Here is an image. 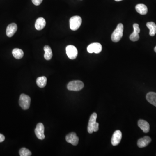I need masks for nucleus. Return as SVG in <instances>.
<instances>
[{"mask_svg": "<svg viewBox=\"0 0 156 156\" xmlns=\"http://www.w3.org/2000/svg\"><path fill=\"white\" fill-rule=\"evenodd\" d=\"M12 54L15 58L20 59L24 56V53L23 50L20 49H14L12 51Z\"/></svg>", "mask_w": 156, "mask_h": 156, "instance_id": "obj_20", "label": "nucleus"}, {"mask_svg": "<svg viewBox=\"0 0 156 156\" xmlns=\"http://www.w3.org/2000/svg\"><path fill=\"white\" fill-rule=\"evenodd\" d=\"M134 31L130 35V40L132 41H136L139 39V33L140 32V29L139 28V25L137 24H133Z\"/></svg>", "mask_w": 156, "mask_h": 156, "instance_id": "obj_10", "label": "nucleus"}, {"mask_svg": "<svg viewBox=\"0 0 156 156\" xmlns=\"http://www.w3.org/2000/svg\"><path fill=\"white\" fill-rule=\"evenodd\" d=\"M97 118V115L96 113H93L90 117L88 126V132L89 134L93 133L94 132V126L96 123Z\"/></svg>", "mask_w": 156, "mask_h": 156, "instance_id": "obj_8", "label": "nucleus"}, {"mask_svg": "<svg viewBox=\"0 0 156 156\" xmlns=\"http://www.w3.org/2000/svg\"><path fill=\"white\" fill-rule=\"evenodd\" d=\"M17 30V25L15 23H12L8 26L6 30V34L8 37H12L14 36Z\"/></svg>", "mask_w": 156, "mask_h": 156, "instance_id": "obj_12", "label": "nucleus"}, {"mask_svg": "<svg viewBox=\"0 0 156 156\" xmlns=\"http://www.w3.org/2000/svg\"><path fill=\"white\" fill-rule=\"evenodd\" d=\"M146 98L149 102L156 107V93L150 92L147 94Z\"/></svg>", "mask_w": 156, "mask_h": 156, "instance_id": "obj_16", "label": "nucleus"}, {"mask_svg": "<svg viewBox=\"0 0 156 156\" xmlns=\"http://www.w3.org/2000/svg\"><path fill=\"white\" fill-rule=\"evenodd\" d=\"M102 45L98 42H95L90 44L87 47L88 52L90 54H99L102 51Z\"/></svg>", "mask_w": 156, "mask_h": 156, "instance_id": "obj_6", "label": "nucleus"}, {"mask_svg": "<svg viewBox=\"0 0 156 156\" xmlns=\"http://www.w3.org/2000/svg\"><path fill=\"white\" fill-rule=\"evenodd\" d=\"M36 82L39 87L42 88L46 86L47 85V78L45 77H40L37 79Z\"/></svg>", "mask_w": 156, "mask_h": 156, "instance_id": "obj_21", "label": "nucleus"}, {"mask_svg": "<svg viewBox=\"0 0 156 156\" xmlns=\"http://www.w3.org/2000/svg\"><path fill=\"white\" fill-rule=\"evenodd\" d=\"M151 141V138L149 136H145L138 140L137 141V145L139 148H144L148 146L150 143Z\"/></svg>", "mask_w": 156, "mask_h": 156, "instance_id": "obj_13", "label": "nucleus"}, {"mask_svg": "<svg viewBox=\"0 0 156 156\" xmlns=\"http://www.w3.org/2000/svg\"><path fill=\"white\" fill-rule=\"evenodd\" d=\"M66 141L74 146L77 145L79 143V137L75 133L72 132L68 134L65 137Z\"/></svg>", "mask_w": 156, "mask_h": 156, "instance_id": "obj_9", "label": "nucleus"}, {"mask_svg": "<svg viewBox=\"0 0 156 156\" xmlns=\"http://www.w3.org/2000/svg\"><path fill=\"white\" fill-rule=\"evenodd\" d=\"M66 54L70 59H74L78 55V50L77 48L73 45H69L66 47Z\"/></svg>", "mask_w": 156, "mask_h": 156, "instance_id": "obj_5", "label": "nucleus"}, {"mask_svg": "<svg viewBox=\"0 0 156 156\" xmlns=\"http://www.w3.org/2000/svg\"><path fill=\"white\" fill-rule=\"evenodd\" d=\"M124 31V26L123 24H119L115 31L111 35V38L112 41L115 42H118L122 38Z\"/></svg>", "mask_w": 156, "mask_h": 156, "instance_id": "obj_1", "label": "nucleus"}, {"mask_svg": "<svg viewBox=\"0 0 156 156\" xmlns=\"http://www.w3.org/2000/svg\"><path fill=\"white\" fill-rule=\"evenodd\" d=\"M136 11L141 15H145L148 13V8L143 4H138L135 7Z\"/></svg>", "mask_w": 156, "mask_h": 156, "instance_id": "obj_17", "label": "nucleus"}, {"mask_svg": "<svg viewBox=\"0 0 156 156\" xmlns=\"http://www.w3.org/2000/svg\"><path fill=\"white\" fill-rule=\"evenodd\" d=\"M33 3L36 6H38L42 2V0H32Z\"/></svg>", "mask_w": 156, "mask_h": 156, "instance_id": "obj_23", "label": "nucleus"}, {"mask_svg": "<svg viewBox=\"0 0 156 156\" xmlns=\"http://www.w3.org/2000/svg\"><path fill=\"white\" fill-rule=\"evenodd\" d=\"M82 23L81 17L79 16L72 17L70 20V27L72 31L77 30L81 26Z\"/></svg>", "mask_w": 156, "mask_h": 156, "instance_id": "obj_3", "label": "nucleus"}, {"mask_svg": "<svg viewBox=\"0 0 156 156\" xmlns=\"http://www.w3.org/2000/svg\"><path fill=\"white\" fill-rule=\"evenodd\" d=\"M19 154L20 156H30L31 155L32 153L30 150L24 148L20 150Z\"/></svg>", "mask_w": 156, "mask_h": 156, "instance_id": "obj_22", "label": "nucleus"}, {"mask_svg": "<svg viewBox=\"0 0 156 156\" xmlns=\"http://www.w3.org/2000/svg\"><path fill=\"white\" fill-rule=\"evenodd\" d=\"M44 132V125L42 123H38L37 125V127L35 129V133L36 136L40 140H43L45 137Z\"/></svg>", "mask_w": 156, "mask_h": 156, "instance_id": "obj_7", "label": "nucleus"}, {"mask_svg": "<svg viewBox=\"0 0 156 156\" xmlns=\"http://www.w3.org/2000/svg\"><path fill=\"white\" fill-rule=\"evenodd\" d=\"M122 138V133L119 130H117L113 134L111 138V143L113 146H116L120 142Z\"/></svg>", "mask_w": 156, "mask_h": 156, "instance_id": "obj_11", "label": "nucleus"}, {"mask_svg": "<svg viewBox=\"0 0 156 156\" xmlns=\"http://www.w3.org/2000/svg\"><path fill=\"white\" fill-rule=\"evenodd\" d=\"M155 49V52L156 53V46L155 47V49Z\"/></svg>", "mask_w": 156, "mask_h": 156, "instance_id": "obj_27", "label": "nucleus"}, {"mask_svg": "<svg viewBox=\"0 0 156 156\" xmlns=\"http://www.w3.org/2000/svg\"><path fill=\"white\" fill-rule=\"evenodd\" d=\"M44 50L45 51L44 58L47 60L51 59L53 56V53L50 47L49 46H45L44 47Z\"/></svg>", "mask_w": 156, "mask_h": 156, "instance_id": "obj_18", "label": "nucleus"}, {"mask_svg": "<svg viewBox=\"0 0 156 156\" xmlns=\"http://www.w3.org/2000/svg\"><path fill=\"white\" fill-rule=\"evenodd\" d=\"M31 98L26 95L22 94L19 99V104L24 110H27L30 107L31 104Z\"/></svg>", "mask_w": 156, "mask_h": 156, "instance_id": "obj_4", "label": "nucleus"}, {"mask_svg": "<svg viewBox=\"0 0 156 156\" xmlns=\"http://www.w3.org/2000/svg\"><path fill=\"white\" fill-rule=\"evenodd\" d=\"M98 128H99V124H98V123L96 122V123H95L94 126V132H97V131L98 130Z\"/></svg>", "mask_w": 156, "mask_h": 156, "instance_id": "obj_24", "label": "nucleus"}, {"mask_svg": "<svg viewBox=\"0 0 156 156\" xmlns=\"http://www.w3.org/2000/svg\"><path fill=\"white\" fill-rule=\"evenodd\" d=\"M5 140V137L3 134H0V143L2 142Z\"/></svg>", "mask_w": 156, "mask_h": 156, "instance_id": "obj_25", "label": "nucleus"}, {"mask_svg": "<svg viewBox=\"0 0 156 156\" xmlns=\"http://www.w3.org/2000/svg\"><path fill=\"white\" fill-rule=\"evenodd\" d=\"M138 126L143 132L147 133L149 132L150 125L147 121L143 120H140L138 121Z\"/></svg>", "mask_w": 156, "mask_h": 156, "instance_id": "obj_14", "label": "nucleus"}, {"mask_svg": "<svg viewBox=\"0 0 156 156\" xmlns=\"http://www.w3.org/2000/svg\"><path fill=\"white\" fill-rule=\"evenodd\" d=\"M146 25L150 30V35L152 37L155 36L156 34V24L154 22H150L147 23Z\"/></svg>", "mask_w": 156, "mask_h": 156, "instance_id": "obj_19", "label": "nucleus"}, {"mask_svg": "<svg viewBox=\"0 0 156 156\" xmlns=\"http://www.w3.org/2000/svg\"><path fill=\"white\" fill-rule=\"evenodd\" d=\"M116 1H122V0H115Z\"/></svg>", "mask_w": 156, "mask_h": 156, "instance_id": "obj_26", "label": "nucleus"}, {"mask_svg": "<svg viewBox=\"0 0 156 156\" xmlns=\"http://www.w3.org/2000/svg\"><path fill=\"white\" fill-rule=\"evenodd\" d=\"M84 83L81 81H72L68 83L67 88L70 91H79L84 87Z\"/></svg>", "mask_w": 156, "mask_h": 156, "instance_id": "obj_2", "label": "nucleus"}, {"mask_svg": "<svg viewBox=\"0 0 156 156\" xmlns=\"http://www.w3.org/2000/svg\"><path fill=\"white\" fill-rule=\"evenodd\" d=\"M46 24L45 20L42 17H40L36 20L35 24V28L38 31H40L45 27Z\"/></svg>", "mask_w": 156, "mask_h": 156, "instance_id": "obj_15", "label": "nucleus"}]
</instances>
